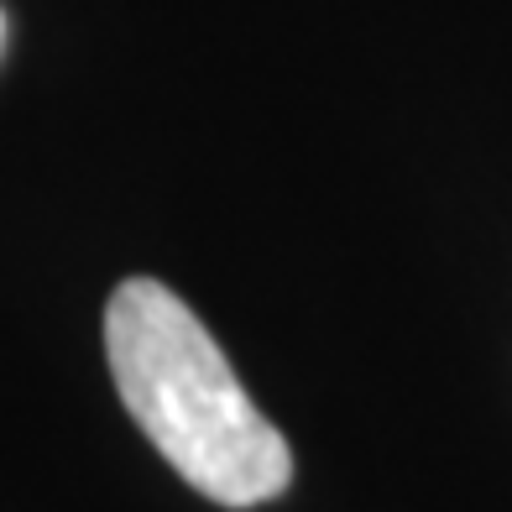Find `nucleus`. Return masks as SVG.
<instances>
[{
  "instance_id": "obj_1",
  "label": "nucleus",
  "mask_w": 512,
  "mask_h": 512,
  "mask_svg": "<svg viewBox=\"0 0 512 512\" xmlns=\"http://www.w3.org/2000/svg\"><path fill=\"white\" fill-rule=\"evenodd\" d=\"M105 356L136 429L220 507H262L288 492L293 450L251 403L215 335L157 277H126L105 304Z\"/></svg>"
}]
</instances>
